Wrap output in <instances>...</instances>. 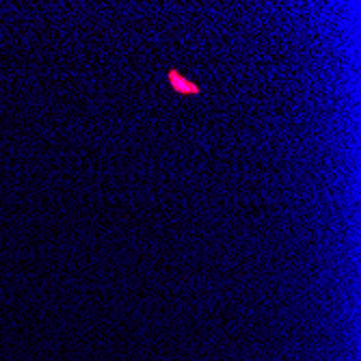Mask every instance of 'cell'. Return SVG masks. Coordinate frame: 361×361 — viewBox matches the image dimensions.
I'll return each instance as SVG.
<instances>
[{
    "label": "cell",
    "mask_w": 361,
    "mask_h": 361,
    "mask_svg": "<svg viewBox=\"0 0 361 361\" xmlns=\"http://www.w3.org/2000/svg\"><path fill=\"white\" fill-rule=\"evenodd\" d=\"M169 82L173 85V89H176L178 93H197V91H200L192 82H188L184 76H180L178 72H171V74H169Z\"/></svg>",
    "instance_id": "6da1fadb"
}]
</instances>
